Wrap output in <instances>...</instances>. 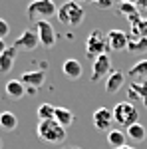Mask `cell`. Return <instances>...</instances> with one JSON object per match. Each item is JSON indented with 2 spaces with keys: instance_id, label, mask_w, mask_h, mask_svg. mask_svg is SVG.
<instances>
[{
  "instance_id": "6da1fadb",
  "label": "cell",
  "mask_w": 147,
  "mask_h": 149,
  "mask_svg": "<svg viewBox=\"0 0 147 149\" xmlns=\"http://www.w3.org/2000/svg\"><path fill=\"white\" fill-rule=\"evenodd\" d=\"M56 16L64 26H79V24L84 22L86 12H84V8L79 6L78 0H68V2H64V4L58 8Z\"/></svg>"
},
{
  "instance_id": "7a4b0ae2",
  "label": "cell",
  "mask_w": 147,
  "mask_h": 149,
  "mask_svg": "<svg viewBox=\"0 0 147 149\" xmlns=\"http://www.w3.org/2000/svg\"><path fill=\"white\" fill-rule=\"evenodd\" d=\"M36 133L42 141H48V143H64V139H66V129L56 119L40 121L36 127Z\"/></svg>"
},
{
  "instance_id": "3957f363",
  "label": "cell",
  "mask_w": 147,
  "mask_h": 149,
  "mask_svg": "<svg viewBox=\"0 0 147 149\" xmlns=\"http://www.w3.org/2000/svg\"><path fill=\"white\" fill-rule=\"evenodd\" d=\"M111 111H113V121L117 125H123V127L133 125V123H137V119H139V111H137V107L131 102L115 103Z\"/></svg>"
},
{
  "instance_id": "277c9868",
  "label": "cell",
  "mask_w": 147,
  "mask_h": 149,
  "mask_svg": "<svg viewBox=\"0 0 147 149\" xmlns=\"http://www.w3.org/2000/svg\"><path fill=\"white\" fill-rule=\"evenodd\" d=\"M26 12H28L30 18L46 20V18L58 14V6H56L54 0H32V2L26 6Z\"/></svg>"
},
{
  "instance_id": "5b68a950",
  "label": "cell",
  "mask_w": 147,
  "mask_h": 149,
  "mask_svg": "<svg viewBox=\"0 0 147 149\" xmlns=\"http://www.w3.org/2000/svg\"><path fill=\"white\" fill-rule=\"evenodd\" d=\"M109 48V44H107V34H102V32H91L90 36H88V42H86V54L93 60V58L102 56V54H105V50Z\"/></svg>"
},
{
  "instance_id": "8992f818",
  "label": "cell",
  "mask_w": 147,
  "mask_h": 149,
  "mask_svg": "<svg viewBox=\"0 0 147 149\" xmlns=\"http://www.w3.org/2000/svg\"><path fill=\"white\" fill-rule=\"evenodd\" d=\"M34 30L38 34V40H40V46L42 48H54L56 46V30L52 28V24L48 20H36Z\"/></svg>"
},
{
  "instance_id": "52a82bcc",
  "label": "cell",
  "mask_w": 147,
  "mask_h": 149,
  "mask_svg": "<svg viewBox=\"0 0 147 149\" xmlns=\"http://www.w3.org/2000/svg\"><path fill=\"white\" fill-rule=\"evenodd\" d=\"M109 72H111V60H109L107 54L93 58V62H91V80L93 81L102 80L103 76H109Z\"/></svg>"
},
{
  "instance_id": "ba28073f",
  "label": "cell",
  "mask_w": 147,
  "mask_h": 149,
  "mask_svg": "<svg viewBox=\"0 0 147 149\" xmlns=\"http://www.w3.org/2000/svg\"><path fill=\"white\" fill-rule=\"evenodd\" d=\"M12 46L16 48V50H26V52H32L34 48L40 46V40H38V34H36V30H26L22 34L16 38V42L12 44Z\"/></svg>"
},
{
  "instance_id": "9c48e42d",
  "label": "cell",
  "mask_w": 147,
  "mask_h": 149,
  "mask_svg": "<svg viewBox=\"0 0 147 149\" xmlns=\"http://www.w3.org/2000/svg\"><path fill=\"white\" fill-rule=\"evenodd\" d=\"M111 121H113V111L109 107H98L93 113V125L95 129L102 131H111Z\"/></svg>"
},
{
  "instance_id": "30bf717a",
  "label": "cell",
  "mask_w": 147,
  "mask_h": 149,
  "mask_svg": "<svg viewBox=\"0 0 147 149\" xmlns=\"http://www.w3.org/2000/svg\"><path fill=\"white\" fill-rule=\"evenodd\" d=\"M107 44L111 50L119 52V50H127V44H129V36L125 34L123 30H109L107 32Z\"/></svg>"
},
{
  "instance_id": "8fae6325",
  "label": "cell",
  "mask_w": 147,
  "mask_h": 149,
  "mask_svg": "<svg viewBox=\"0 0 147 149\" xmlns=\"http://www.w3.org/2000/svg\"><path fill=\"white\" fill-rule=\"evenodd\" d=\"M62 74H64L68 80H79V78L84 76V68H82L79 60L68 58V60H64V64H62Z\"/></svg>"
},
{
  "instance_id": "7c38bea8",
  "label": "cell",
  "mask_w": 147,
  "mask_h": 149,
  "mask_svg": "<svg viewBox=\"0 0 147 149\" xmlns=\"http://www.w3.org/2000/svg\"><path fill=\"white\" fill-rule=\"evenodd\" d=\"M20 81L24 84V88H40L46 81V74L42 70H32V72H24L20 76Z\"/></svg>"
},
{
  "instance_id": "4fadbf2b",
  "label": "cell",
  "mask_w": 147,
  "mask_h": 149,
  "mask_svg": "<svg viewBox=\"0 0 147 149\" xmlns=\"http://www.w3.org/2000/svg\"><path fill=\"white\" fill-rule=\"evenodd\" d=\"M16 54H18V50L14 46H8L0 54V74H8L12 70L14 62H16Z\"/></svg>"
},
{
  "instance_id": "5bb4252c",
  "label": "cell",
  "mask_w": 147,
  "mask_h": 149,
  "mask_svg": "<svg viewBox=\"0 0 147 149\" xmlns=\"http://www.w3.org/2000/svg\"><path fill=\"white\" fill-rule=\"evenodd\" d=\"M125 84V74L123 72H111V76H107L105 80V92L107 93H115L123 88Z\"/></svg>"
},
{
  "instance_id": "9a60e30c",
  "label": "cell",
  "mask_w": 147,
  "mask_h": 149,
  "mask_svg": "<svg viewBox=\"0 0 147 149\" xmlns=\"http://www.w3.org/2000/svg\"><path fill=\"white\" fill-rule=\"evenodd\" d=\"M6 95L12 97V100H20L22 95H26V88H24V84L20 80H10L6 81Z\"/></svg>"
},
{
  "instance_id": "2e32d148",
  "label": "cell",
  "mask_w": 147,
  "mask_h": 149,
  "mask_svg": "<svg viewBox=\"0 0 147 149\" xmlns=\"http://www.w3.org/2000/svg\"><path fill=\"white\" fill-rule=\"evenodd\" d=\"M54 119H56L58 123L66 129L68 125L74 123V119H76V117H74V113L70 111L68 107H56V115H54Z\"/></svg>"
},
{
  "instance_id": "e0dca14e",
  "label": "cell",
  "mask_w": 147,
  "mask_h": 149,
  "mask_svg": "<svg viewBox=\"0 0 147 149\" xmlns=\"http://www.w3.org/2000/svg\"><path fill=\"white\" fill-rule=\"evenodd\" d=\"M127 135L133 139L135 143H143L147 137V129L143 127V123H133V125L127 127Z\"/></svg>"
},
{
  "instance_id": "ac0fdd59",
  "label": "cell",
  "mask_w": 147,
  "mask_h": 149,
  "mask_svg": "<svg viewBox=\"0 0 147 149\" xmlns=\"http://www.w3.org/2000/svg\"><path fill=\"white\" fill-rule=\"evenodd\" d=\"M0 127L6 129V131H14L18 127V117L12 111H2L0 113Z\"/></svg>"
},
{
  "instance_id": "d6986e66",
  "label": "cell",
  "mask_w": 147,
  "mask_h": 149,
  "mask_svg": "<svg viewBox=\"0 0 147 149\" xmlns=\"http://www.w3.org/2000/svg\"><path fill=\"white\" fill-rule=\"evenodd\" d=\"M107 143H109V147H113V149H119V147H123V145H127V143H125V133L119 131V129L107 131Z\"/></svg>"
},
{
  "instance_id": "ffe728a7",
  "label": "cell",
  "mask_w": 147,
  "mask_h": 149,
  "mask_svg": "<svg viewBox=\"0 0 147 149\" xmlns=\"http://www.w3.org/2000/svg\"><path fill=\"white\" fill-rule=\"evenodd\" d=\"M54 115H56V105H52V103H40L38 105V119L40 121L54 119Z\"/></svg>"
},
{
  "instance_id": "44dd1931",
  "label": "cell",
  "mask_w": 147,
  "mask_h": 149,
  "mask_svg": "<svg viewBox=\"0 0 147 149\" xmlns=\"http://www.w3.org/2000/svg\"><path fill=\"white\" fill-rule=\"evenodd\" d=\"M127 76H131V78H143V80H147V60H139L135 66L127 72Z\"/></svg>"
},
{
  "instance_id": "7402d4cb",
  "label": "cell",
  "mask_w": 147,
  "mask_h": 149,
  "mask_svg": "<svg viewBox=\"0 0 147 149\" xmlns=\"http://www.w3.org/2000/svg\"><path fill=\"white\" fill-rule=\"evenodd\" d=\"M127 50L129 52H147V38H137V40H131L129 38V44H127Z\"/></svg>"
},
{
  "instance_id": "603a6c76",
  "label": "cell",
  "mask_w": 147,
  "mask_h": 149,
  "mask_svg": "<svg viewBox=\"0 0 147 149\" xmlns=\"http://www.w3.org/2000/svg\"><path fill=\"white\" fill-rule=\"evenodd\" d=\"M131 92H137V97H141L147 107V80H143V84H131Z\"/></svg>"
},
{
  "instance_id": "cb8c5ba5",
  "label": "cell",
  "mask_w": 147,
  "mask_h": 149,
  "mask_svg": "<svg viewBox=\"0 0 147 149\" xmlns=\"http://www.w3.org/2000/svg\"><path fill=\"white\" fill-rule=\"evenodd\" d=\"M133 28L139 34V38H147V18H141L137 24H133Z\"/></svg>"
},
{
  "instance_id": "d4e9b609",
  "label": "cell",
  "mask_w": 147,
  "mask_h": 149,
  "mask_svg": "<svg viewBox=\"0 0 147 149\" xmlns=\"http://www.w3.org/2000/svg\"><path fill=\"white\" fill-rule=\"evenodd\" d=\"M8 34H10V26H8V22H6V20H2V18H0V38L4 40Z\"/></svg>"
},
{
  "instance_id": "484cf974",
  "label": "cell",
  "mask_w": 147,
  "mask_h": 149,
  "mask_svg": "<svg viewBox=\"0 0 147 149\" xmlns=\"http://www.w3.org/2000/svg\"><path fill=\"white\" fill-rule=\"evenodd\" d=\"M26 93H28V95H36L38 90H36V88H26Z\"/></svg>"
},
{
  "instance_id": "4316f807",
  "label": "cell",
  "mask_w": 147,
  "mask_h": 149,
  "mask_svg": "<svg viewBox=\"0 0 147 149\" xmlns=\"http://www.w3.org/2000/svg\"><path fill=\"white\" fill-rule=\"evenodd\" d=\"M6 42H4V40H2V38H0V54H2V52H4V50H6Z\"/></svg>"
},
{
  "instance_id": "83f0119b",
  "label": "cell",
  "mask_w": 147,
  "mask_h": 149,
  "mask_svg": "<svg viewBox=\"0 0 147 149\" xmlns=\"http://www.w3.org/2000/svg\"><path fill=\"white\" fill-rule=\"evenodd\" d=\"M119 149H135V147H129V145H123V147H119Z\"/></svg>"
},
{
  "instance_id": "f1b7e54d",
  "label": "cell",
  "mask_w": 147,
  "mask_h": 149,
  "mask_svg": "<svg viewBox=\"0 0 147 149\" xmlns=\"http://www.w3.org/2000/svg\"><path fill=\"white\" fill-rule=\"evenodd\" d=\"M84 2H93V0H84Z\"/></svg>"
},
{
  "instance_id": "f546056e",
  "label": "cell",
  "mask_w": 147,
  "mask_h": 149,
  "mask_svg": "<svg viewBox=\"0 0 147 149\" xmlns=\"http://www.w3.org/2000/svg\"><path fill=\"white\" fill-rule=\"evenodd\" d=\"M0 149H2V139H0Z\"/></svg>"
},
{
  "instance_id": "4dcf8cb0",
  "label": "cell",
  "mask_w": 147,
  "mask_h": 149,
  "mask_svg": "<svg viewBox=\"0 0 147 149\" xmlns=\"http://www.w3.org/2000/svg\"><path fill=\"white\" fill-rule=\"evenodd\" d=\"M74 149H79V147H74Z\"/></svg>"
}]
</instances>
